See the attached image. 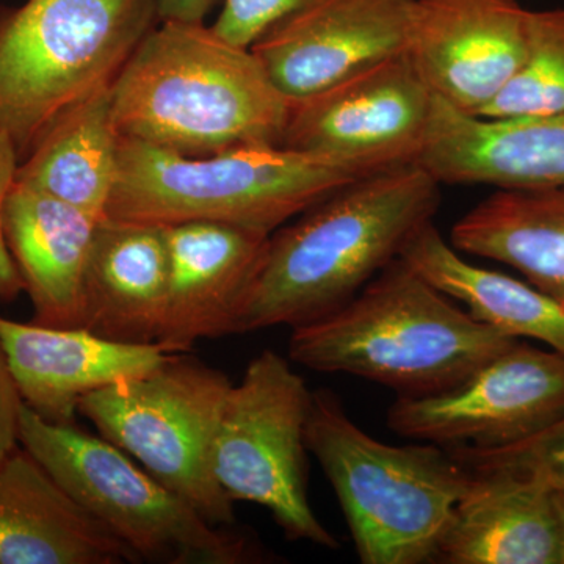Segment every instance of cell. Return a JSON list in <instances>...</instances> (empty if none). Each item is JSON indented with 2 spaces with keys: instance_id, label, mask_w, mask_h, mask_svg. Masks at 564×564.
Segmentation results:
<instances>
[{
  "instance_id": "1",
  "label": "cell",
  "mask_w": 564,
  "mask_h": 564,
  "mask_svg": "<svg viewBox=\"0 0 564 564\" xmlns=\"http://www.w3.org/2000/svg\"><path fill=\"white\" fill-rule=\"evenodd\" d=\"M441 207L419 163L366 174L270 236L237 334L318 321L350 303Z\"/></svg>"
},
{
  "instance_id": "2",
  "label": "cell",
  "mask_w": 564,
  "mask_h": 564,
  "mask_svg": "<svg viewBox=\"0 0 564 564\" xmlns=\"http://www.w3.org/2000/svg\"><path fill=\"white\" fill-rule=\"evenodd\" d=\"M121 139L185 158L281 144L292 102L250 47L204 22H159L110 87Z\"/></svg>"
},
{
  "instance_id": "3",
  "label": "cell",
  "mask_w": 564,
  "mask_h": 564,
  "mask_svg": "<svg viewBox=\"0 0 564 564\" xmlns=\"http://www.w3.org/2000/svg\"><path fill=\"white\" fill-rule=\"evenodd\" d=\"M478 322L402 258L336 313L292 328L291 361L399 397L445 391L518 343Z\"/></svg>"
},
{
  "instance_id": "4",
  "label": "cell",
  "mask_w": 564,
  "mask_h": 564,
  "mask_svg": "<svg viewBox=\"0 0 564 564\" xmlns=\"http://www.w3.org/2000/svg\"><path fill=\"white\" fill-rule=\"evenodd\" d=\"M370 173L375 172L281 144H248L185 158L121 139L107 218L158 226L221 223L272 236Z\"/></svg>"
},
{
  "instance_id": "5",
  "label": "cell",
  "mask_w": 564,
  "mask_h": 564,
  "mask_svg": "<svg viewBox=\"0 0 564 564\" xmlns=\"http://www.w3.org/2000/svg\"><path fill=\"white\" fill-rule=\"evenodd\" d=\"M306 444L336 492L361 563H436L473 478L451 452L381 443L329 391L313 392Z\"/></svg>"
},
{
  "instance_id": "6",
  "label": "cell",
  "mask_w": 564,
  "mask_h": 564,
  "mask_svg": "<svg viewBox=\"0 0 564 564\" xmlns=\"http://www.w3.org/2000/svg\"><path fill=\"white\" fill-rule=\"evenodd\" d=\"M159 22L158 0L0 7V129L20 158L58 113L111 87Z\"/></svg>"
},
{
  "instance_id": "7",
  "label": "cell",
  "mask_w": 564,
  "mask_h": 564,
  "mask_svg": "<svg viewBox=\"0 0 564 564\" xmlns=\"http://www.w3.org/2000/svg\"><path fill=\"white\" fill-rule=\"evenodd\" d=\"M20 444L137 562H262L261 551L248 538L212 524L117 445L77 429L76 423H52L24 404Z\"/></svg>"
},
{
  "instance_id": "8",
  "label": "cell",
  "mask_w": 564,
  "mask_h": 564,
  "mask_svg": "<svg viewBox=\"0 0 564 564\" xmlns=\"http://www.w3.org/2000/svg\"><path fill=\"white\" fill-rule=\"evenodd\" d=\"M231 380L191 356L172 355L155 372L99 389L79 414L210 521L236 524L234 502L212 474V444Z\"/></svg>"
},
{
  "instance_id": "9",
  "label": "cell",
  "mask_w": 564,
  "mask_h": 564,
  "mask_svg": "<svg viewBox=\"0 0 564 564\" xmlns=\"http://www.w3.org/2000/svg\"><path fill=\"white\" fill-rule=\"evenodd\" d=\"M311 402L313 392L288 359L259 352L226 397L212 444V474L232 502L269 510L288 540L337 549L307 500Z\"/></svg>"
},
{
  "instance_id": "10",
  "label": "cell",
  "mask_w": 564,
  "mask_h": 564,
  "mask_svg": "<svg viewBox=\"0 0 564 564\" xmlns=\"http://www.w3.org/2000/svg\"><path fill=\"white\" fill-rule=\"evenodd\" d=\"M564 417V358L518 340L445 391L399 397L388 426L408 440L496 451Z\"/></svg>"
},
{
  "instance_id": "11",
  "label": "cell",
  "mask_w": 564,
  "mask_h": 564,
  "mask_svg": "<svg viewBox=\"0 0 564 564\" xmlns=\"http://www.w3.org/2000/svg\"><path fill=\"white\" fill-rule=\"evenodd\" d=\"M433 93L408 52L293 102L281 147L369 172L417 163Z\"/></svg>"
},
{
  "instance_id": "12",
  "label": "cell",
  "mask_w": 564,
  "mask_h": 564,
  "mask_svg": "<svg viewBox=\"0 0 564 564\" xmlns=\"http://www.w3.org/2000/svg\"><path fill=\"white\" fill-rule=\"evenodd\" d=\"M415 0H310L250 50L274 87L299 102L408 52Z\"/></svg>"
},
{
  "instance_id": "13",
  "label": "cell",
  "mask_w": 564,
  "mask_h": 564,
  "mask_svg": "<svg viewBox=\"0 0 564 564\" xmlns=\"http://www.w3.org/2000/svg\"><path fill=\"white\" fill-rule=\"evenodd\" d=\"M519 0H415L408 55L437 98L480 115L524 58Z\"/></svg>"
},
{
  "instance_id": "14",
  "label": "cell",
  "mask_w": 564,
  "mask_h": 564,
  "mask_svg": "<svg viewBox=\"0 0 564 564\" xmlns=\"http://www.w3.org/2000/svg\"><path fill=\"white\" fill-rule=\"evenodd\" d=\"M169 243L166 310L159 347L182 355L204 339L237 334L270 234L192 221L163 226Z\"/></svg>"
},
{
  "instance_id": "15",
  "label": "cell",
  "mask_w": 564,
  "mask_h": 564,
  "mask_svg": "<svg viewBox=\"0 0 564 564\" xmlns=\"http://www.w3.org/2000/svg\"><path fill=\"white\" fill-rule=\"evenodd\" d=\"M417 163L441 185L564 187V111L485 118L456 110L433 95Z\"/></svg>"
},
{
  "instance_id": "16",
  "label": "cell",
  "mask_w": 564,
  "mask_h": 564,
  "mask_svg": "<svg viewBox=\"0 0 564 564\" xmlns=\"http://www.w3.org/2000/svg\"><path fill=\"white\" fill-rule=\"evenodd\" d=\"M0 344L24 403L52 423L74 425L88 393L147 377L169 361L158 344L118 343L85 328H51L0 315Z\"/></svg>"
},
{
  "instance_id": "17",
  "label": "cell",
  "mask_w": 564,
  "mask_h": 564,
  "mask_svg": "<svg viewBox=\"0 0 564 564\" xmlns=\"http://www.w3.org/2000/svg\"><path fill=\"white\" fill-rule=\"evenodd\" d=\"M132 552L22 445L0 459V564H120Z\"/></svg>"
},
{
  "instance_id": "18",
  "label": "cell",
  "mask_w": 564,
  "mask_h": 564,
  "mask_svg": "<svg viewBox=\"0 0 564 564\" xmlns=\"http://www.w3.org/2000/svg\"><path fill=\"white\" fill-rule=\"evenodd\" d=\"M99 218L14 181L2 210L7 248L33 323L84 328V276Z\"/></svg>"
},
{
  "instance_id": "19",
  "label": "cell",
  "mask_w": 564,
  "mask_h": 564,
  "mask_svg": "<svg viewBox=\"0 0 564 564\" xmlns=\"http://www.w3.org/2000/svg\"><path fill=\"white\" fill-rule=\"evenodd\" d=\"M169 273L163 226L104 218L85 269L84 328L118 343H158Z\"/></svg>"
},
{
  "instance_id": "20",
  "label": "cell",
  "mask_w": 564,
  "mask_h": 564,
  "mask_svg": "<svg viewBox=\"0 0 564 564\" xmlns=\"http://www.w3.org/2000/svg\"><path fill=\"white\" fill-rule=\"evenodd\" d=\"M470 473L469 488L456 503L436 563L560 564L552 489L513 470Z\"/></svg>"
},
{
  "instance_id": "21",
  "label": "cell",
  "mask_w": 564,
  "mask_h": 564,
  "mask_svg": "<svg viewBox=\"0 0 564 564\" xmlns=\"http://www.w3.org/2000/svg\"><path fill=\"white\" fill-rule=\"evenodd\" d=\"M400 258L478 322L564 358V303L530 282L466 261L433 221L408 240Z\"/></svg>"
},
{
  "instance_id": "22",
  "label": "cell",
  "mask_w": 564,
  "mask_h": 564,
  "mask_svg": "<svg viewBox=\"0 0 564 564\" xmlns=\"http://www.w3.org/2000/svg\"><path fill=\"white\" fill-rule=\"evenodd\" d=\"M448 242L564 303V187L496 188L455 223Z\"/></svg>"
},
{
  "instance_id": "23",
  "label": "cell",
  "mask_w": 564,
  "mask_h": 564,
  "mask_svg": "<svg viewBox=\"0 0 564 564\" xmlns=\"http://www.w3.org/2000/svg\"><path fill=\"white\" fill-rule=\"evenodd\" d=\"M121 137L110 87L58 113L21 159L17 181L104 220L117 182Z\"/></svg>"
},
{
  "instance_id": "24",
  "label": "cell",
  "mask_w": 564,
  "mask_h": 564,
  "mask_svg": "<svg viewBox=\"0 0 564 564\" xmlns=\"http://www.w3.org/2000/svg\"><path fill=\"white\" fill-rule=\"evenodd\" d=\"M564 111V9L527 14L524 58L478 117H544Z\"/></svg>"
},
{
  "instance_id": "25",
  "label": "cell",
  "mask_w": 564,
  "mask_h": 564,
  "mask_svg": "<svg viewBox=\"0 0 564 564\" xmlns=\"http://www.w3.org/2000/svg\"><path fill=\"white\" fill-rule=\"evenodd\" d=\"M467 469H507L529 475L551 489H564V417L524 443L496 451L445 448Z\"/></svg>"
},
{
  "instance_id": "26",
  "label": "cell",
  "mask_w": 564,
  "mask_h": 564,
  "mask_svg": "<svg viewBox=\"0 0 564 564\" xmlns=\"http://www.w3.org/2000/svg\"><path fill=\"white\" fill-rule=\"evenodd\" d=\"M307 2L310 0H225L212 29L236 46L251 47L274 22Z\"/></svg>"
},
{
  "instance_id": "27",
  "label": "cell",
  "mask_w": 564,
  "mask_h": 564,
  "mask_svg": "<svg viewBox=\"0 0 564 564\" xmlns=\"http://www.w3.org/2000/svg\"><path fill=\"white\" fill-rule=\"evenodd\" d=\"M21 158L9 133L0 129V302L10 303L24 292V284L7 248L2 229V210L7 195L17 181Z\"/></svg>"
},
{
  "instance_id": "28",
  "label": "cell",
  "mask_w": 564,
  "mask_h": 564,
  "mask_svg": "<svg viewBox=\"0 0 564 564\" xmlns=\"http://www.w3.org/2000/svg\"><path fill=\"white\" fill-rule=\"evenodd\" d=\"M24 404L20 388L11 373L9 359L0 344V459L21 445V414Z\"/></svg>"
},
{
  "instance_id": "29",
  "label": "cell",
  "mask_w": 564,
  "mask_h": 564,
  "mask_svg": "<svg viewBox=\"0 0 564 564\" xmlns=\"http://www.w3.org/2000/svg\"><path fill=\"white\" fill-rule=\"evenodd\" d=\"M220 0H158L159 21L199 24Z\"/></svg>"
},
{
  "instance_id": "30",
  "label": "cell",
  "mask_w": 564,
  "mask_h": 564,
  "mask_svg": "<svg viewBox=\"0 0 564 564\" xmlns=\"http://www.w3.org/2000/svg\"><path fill=\"white\" fill-rule=\"evenodd\" d=\"M552 500L560 534V564H564V489H552Z\"/></svg>"
}]
</instances>
